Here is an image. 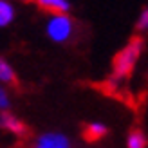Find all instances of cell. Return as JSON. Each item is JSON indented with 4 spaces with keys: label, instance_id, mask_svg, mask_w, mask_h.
<instances>
[{
    "label": "cell",
    "instance_id": "cell-8",
    "mask_svg": "<svg viewBox=\"0 0 148 148\" xmlns=\"http://www.w3.org/2000/svg\"><path fill=\"white\" fill-rule=\"evenodd\" d=\"M107 132H108V128H107L105 123L92 121V123H88L85 127V137L88 139V141H98V139L107 136Z\"/></svg>",
    "mask_w": 148,
    "mask_h": 148
},
{
    "label": "cell",
    "instance_id": "cell-1",
    "mask_svg": "<svg viewBox=\"0 0 148 148\" xmlns=\"http://www.w3.org/2000/svg\"><path fill=\"white\" fill-rule=\"evenodd\" d=\"M143 49H145L143 38L141 36H134L132 40H128V43L119 53H116L114 60H112V81L119 83V81L132 76L139 58L143 54Z\"/></svg>",
    "mask_w": 148,
    "mask_h": 148
},
{
    "label": "cell",
    "instance_id": "cell-3",
    "mask_svg": "<svg viewBox=\"0 0 148 148\" xmlns=\"http://www.w3.org/2000/svg\"><path fill=\"white\" fill-rule=\"evenodd\" d=\"M34 148H71V141L62 132H45L38 136Z\"/></svg>",
    "mask_w": 148,
    "mask_h": 148
},
{
    "label": "cell",
    "instance_id": "cell-9",
    "mask_svg": "<svg viewBox=\"0 0 148 148\" xmlns=\"http://www.w3.org/2000/svg\"><path fill=\"white\" fill-rule=\"evenodd\" d=\"M127 148H146V136L141 130H132L127 137Z\"/></svg>",
    "mask_w": 148,
    "mask_h": 148
},
{
    "label": "cell",
    "instance_id": "cell-4",
    "mask_svg": "<svg viewBox=\"0 0 148 148\" xmlns=\"http://www.w3.org/2000/svg\"><path fill=\"white\" fill-rule=\"evenodd\" d=\"M0 128L5 132H11L14 136H25L27 132L25 123L9 110H0Z\"/></svg>",
    "mask_w": 148,
    "mask_h": 148
},
{
    "label": "cell",
    "instance_id": "cell-6",
    "mask_svg": "<svg viewBox=\"0 0 148 148\" xmlns=\"http://www.w3.org/2000/svg\"><path fill=\"white\" fill-rule=\"evenodd\" d=\"M14 16H16L14 5L9 2V0H0V29L11 25Z\"/></svg>",
    "mask_w": 148,
    "mask_h": 148
},
{
    "label": "cell",
    "instance_id": "cell-11",
    "mask_svg": "<svg viewBox=\"0 0 148 148\" xmlns=\"http://www.w3.org/2000/svg\"><path fill=\"white\" fill-rule=\"evenodd\" d=\"M9 107H11L9 92H7V88L0 83V110H9Z\"/></svg>",
    "mask_w": 148,
    "mask_h": 148
},
{
    "label": "cell",
    "instance_id": "cell-5",
    "mask_svg": "<svg viewBox=\"0 0 148 148\" xmlns=\"http://www.w3.org/2000/svg\"><path fill=\"white\" fill-rule=\"evenodd\" d=\"M36 5L42 9L53 13H69L71 11V2L69 0H34Z\"/></svg>",
    "mask_w": 148,
    "mask_h": 148
},
{
    "label": "cell",
    "instance_id": "cell-10",
    "mask_svg": "<svg viewBox=\"0 0 148 148\" xmlns=\"http://www.w3.org/2000/svg\"><path fill=\"white\" fill-rule=\"evenodd\" d=\"M136 29L139 33H143L148 29V9L146 7H143L141 13H139V16H137V22H136Z\"/></svg>",
    "mask_w": 148,
    "mask_h": 148
},
{
    "label": "cell",
    "instance_id": "cell-7",
    "mask_svg": "<svg viewBox=\"0 0 148 148\" xmlns=\"http://www.w3.org/2000/svg\"><path fill=\"white\" fill-rule=\"evenodd\" d=\"M0 83L2 85L16 83V71L13 69V65L4 56H0Z\"/></svg>",
    "mask_w": 148,
    "mask_h": 148
},
{
    "label": "cell",
    "instance_id": "cell-2",
    "mask_svg": "<svg viewBox=\"0 0 148 148\" xmlns=\"http://www.w3.org/2000/svg\"><path fill=\"white\" fill-rule=\"evenodd\" d=\"M45 34L54 43H65L74 34V20L69 13H53L45 22Z\"/></svg>",
    "mask_w": 148,
    "mask_h": 148
}]
</instances>
